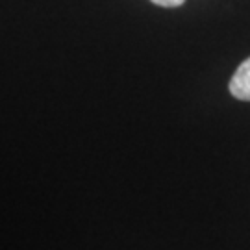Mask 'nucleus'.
Segmentation results:
<instances>
[{
    "label": "nucleus",
    "instance_id": "nucleus-1",
    "mask_svg": "<svg viewBox=\"0 0 250 250\" xmlns=\"http://www.w3.org/2000/svg\"><path fill=\"white\" fill-rule=\"evenodd\" d=\"M230 93L237 100L250 102V58H247L233 72L230 80Z\"/></svg>",
    "mask_w": 250,
    "mask_h": 250
},
{
    "label": "nucleus",
    "instance_id": "nucleus-2",
    "mask_svg": "<svg viewBox=\"0 0 250 250\" xmlns=\"http://www.w3.org/2000/svg\"><path fill=\"white\" fill-rule=\"evenodd\" d=\"M152 4L161 6V8H180L186 0H150Z\"/></svg>",
    "mask_w": 250,
    "mask_h": 250
}]
</instances>
